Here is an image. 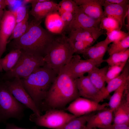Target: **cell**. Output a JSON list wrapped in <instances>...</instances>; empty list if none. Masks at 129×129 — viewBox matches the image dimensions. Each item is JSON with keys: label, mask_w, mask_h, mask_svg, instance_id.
I'll return each instance as SVG.
<instances>
[{"label": "cell", "mask_w": 129, "mask_h": 129, "mask_svg": "<svg viewBox=\"0 0 129 129\" xmlns=\"http://www.w3.org/2000/svg\"><path fill=\"white\" fill-rule=\"evenodd\" d=\"M94 113L76 117L57 129H87L86 124L88 120Z\"/></svg>", "instance_id": "obj_25"}, {"label": "cell", "mask_w": 129, "mask_h": 129, "mask_svg": "<svg viewBox=\"0 0 129 129\" xmlns=\"http://www.w3.org/2000/svg\"><path fill=\"white\" fill-rule=\"evenodd\" d=\"M45 18L47 30L56 34L64 32L63 23L58 12L50 14Z\"/></svg>", "instance_id": "obj_23"}, {"label": "cell", "mask_w": 129, "mask_h": 129, "mask_svg": "<svg viewBox=\"0 0 129 129\" xmlns=\"http://www.w3.org/2000/svg\"><path fill=\"white\" fill-rule=\"evenodd\" d=\"M2 70H1V68H0V71H1Z\"/></svg>", "instance_id": "obj_45"}, {"label": "cell", "mask_w": 129, "mask_h": 129, "mask_svg": "<svg viewBox=\"0 0 129 129\" xmlns=\"http://www.w3.org/2000/svg\"><path fill=\"white\" fill-rule=\"evenodd\" d=\"M76 82L80 97L99 103L102 101V92L94 86L87 75L76 79Z\"/></svg>", "instance_id": "obj_12"}, {"label": "cell", "mask_w": 129, "mask_h": 129, "mask_svg": "<svg viewBox=\"0 0 129 129\" xmlns=\"http://www.w3.org/2000/svg\"><path fill=\"white\" fill-rule=\"evenodd\" d=\"M12 11L16 24L24 19L28 12L26 7L23 5L18 7L14 11Z\"/></svg>", "instance_id": "obj_36"}, {"label": "cell", "mask_w": 129, "mask_h": 129, "mask_svg": "<svg viewBox=\"0 0 129 129\" xmlns=\"http://www.w3.org/2000/svg\"><path fill=\"white\" fill-rule=\"evenodd\" d=\"M27 108L15 98L4 81H0V123H5L11 118L21 120Z\"/></svg>", "instance_id": "obj_5"}, {"label": "cell", "mask_w": 129, "mask_h": 129, "mask_svg": "<svg viewBox=\"0 0 129 129\" xmlns=\"http://www.w3.org/2000/svg\"><path fill=\"white\" fill-rule=\"evenodd\" d=\"M100 22V20L93 19L86 15L79 7L74 14L73 19L67 31L82 28H99Z\"/></svg>", "instance_id": "obj_16"}, {"label": "cell", "mask_w": 129, "mask_h": 129, "mask_svg": "<svg viewBox=\"0 0 129 129\" xmlns=\"http://www.w3.org/2000/svg\"><path fill=\"white\" fill-rule=\"evenodd\" d=\"M104 129H129V124L113 123Z\"/></svg>", "instance_id": "obj_37"}, {"label": "cell", "mask_w": 129, "mask_h": 129, "mask_svg": "<svg viewBox=\"0 0 129 129\" xmlns=\"http://www.w3.org/2000/svg\"><path fill=\"white\" fill-rule=\"evenodd\" d=\"M127 62L112 66H108L106 76V82L108 83L110 81L119 75Z\"/></svg>", "instance_id": "obj_33"}, {"label": "cell", "mask_w": 129, "mask_h": 129, "mask_svg": "<svg viewBox=\"0 0 129 129\" xmlns=\"http://www.w3.org/2000/svg\"><path fill=\"white\" fill-rule=\"evenodd\" d=\"M129 48V35L124 39L118 42L113 43L107 50L110 55L114 53L126 50Z\"/></svg>", "instance_id": "obj_30"}, {"label": "cell", "mask_w": 129, "mask_h": 129, "mask_svg": "<svg viewBox=\"0 0 129 129\" xmlns=\"http://www.w3.org/2000/svg\"><path fill=\"white\" fill-rule=\"evenodd\" d=\"M29 14L35 20L42 22L43 19L50 14L58 12L59 4L50 0L43 2H32Z\"/></svg>", "instance_id": "obj_13"}, {"label": "cell", "mask_w": 129, "mask_h": 129, "mask_svg": "<svg viewBox=\"0 0 129 129\" xmlns=\"http://www.w3.org/2000/svg\"><path fill=\"white\" fill-rule=\"evenodd\" d=\"M16 24L13 11L5 10L0 24V59L6 50L8 40Z\"/></svg>", "instance_id": "obj_11"}, {"label": "cell", "mask_w": 129, "mask_h": 129, "mask_svg": "<svg viewBox=\"0 0 129 129\" xmlns=\"http://www.w3.org/2000/svg\"><path fill=\"white\" fill-rule=\"evenodd\" d=\"M113 110L109 108L95 113L89 118L86 124L87 129H104L113 122Z\"/></svg>", "instance_id": "obj_14"}, {"label": "cell", "mask_w": 129, "mask_h": 129, "mask_svg": "<svg viewBox=\"0 0 129 129\" xmlns=\"http://www.w3.org/2000/svg\"><path fill=\"white\" fill-rule=\"evenodd\" d=\"M97 129L96 128H93V129Z\"/></svg>", "instance_id": "obj_44"}, {"label": "cell", "mask_w": 129, "mask_h": 129, "mask_svg": "<svg viewBox=\"0 0 129 129\" xmlns=\"http://www.w3.org/2000/svg\"><path fill=\"white\" fill-rule=\"evenodd\" d=\"M83 12L89 16L101 21L104 16L102 6L104 0H74Z\"/></svg>", "instance_id": "obj_15"}, {"label": "cell", "mask_w": 129, "mask_h": 129, "mask_svg": "<svg viewBox=\"0 0 129 129\" xmlns=\"http://www.w3.org/2000/svg\"><path fill=\"white\" fill-rule=\"evenodd\" d=\"M21 51L17 63L11 69L6 72L2 78V80H10L15 78H25L37 69L45 65L44 57Z\"/></svg>", "instance_id": "obj_6"}, {"label": "cell", "mask_w": 129, "mask_h": 129, "mask_svg": "<svg viewBox=\"0 0 129 129\" xmlns=\"http://www.w3.org/2000/svg\"><path fill=\"white\" fill-rule=\"evenodd\" d=\"M123 26L116 19L111 17L104 16L101 20L99 28L109 32L116 30H121Z\"/></svg>", "instance_id": "obj_27"}, {"label": "cell", "mask_w": 129, "mask_h": 129, "mask_svg": "<svg viewBox=\"0 0 129 129\" xmlns=\"http://www.w3.org/2000/svg\"><path fill=\"white\" fill-rule=\"evenodd\" d=\"M65 66L71 76L75 79L99 67L94 61L82 59L78 54L73 55Z\"/></svg>", "instance_id": "obj_10"}, {"label": "cell", "mask_w": 129, "mask_h": 129, "mask_svg": "<svg viewBox=\"0 0 129 129\" xmlns=\"http://www.w3.org/2000/svg\"><path fill=\"white\" fill-rule=\"evenodd\" d=\"M104 34L99 28H82L70 32L68 37L72 42L86 40L91 38L97 39Z\"/></svg>", "instance_id": "obj_21"}, {"label": "cell", "mask_w": 129, "mask_h": 129, "mask_svg": "<svg viewBox=\"0 0 129 129\" xmlns=\"http://www.w3.org/2000/svg\"><path fill=\"white\" fill-rule=\"evenodd\" d=\"M129 88V80L124 83L114 91L108 103L109 108L113 110L118 106L124 96L125 92Z\"/></svg>", "instance_id": "obj_26"}, {"label": "cell", "mask_w": 129, "mask_h": 129, "mask_svg": "<svg viewBox=\"0 0 129 129\" xmlns=\"http://www.w3.org/2000/svg\"><path fill=\"white\" fill-rule=\"evenodd\" d=\"M108 45L104 40L88 48L81 54L85 59H90L94 61L99 66L104 61L103 58L108 50Z\"/></svg>", "instance_id": "obj_18"}, {"label": "cell", "mask_w": 129, "mask_h": 129, "mask_svg": "<svg viewBox=\"0 0 129 129\" xmlns=\"http://www.w3.org/2000/svg\"><path fill=\"white\" fill-rule=\"evenodd\" d=\"M29 13L28 12L24 19L16 24L12 33L8 40V43L12 40L20 38L26 32L29 23Z\"/></svg>", "instance_id": "obj_28"}, {"label": "cell", "mask_w": 129, "mask_h": 129, "mask_svg": "<svg viewBox=\"0 0 129 129\" xmlns=\"http://www.w3.org/2000/svg\"><path fill=\"white\" fill-rule=\"evenodd\" d=\"M22 53L21 51L16 49L11 50L4 57L0 59V66L6 72L11 69L17 63Z\"/></svg>", "instance_id": "obj_24"}, {"label": "cell", "mask_w": 129, "mask_h": 129, "mask_svg": "<svg viewBox=\"0 0 129 129\" xmlns=\"http://www.w3.org/2000/svg\"><path fill=\"white\" fill-rule=\"evenodd\" d=\"M58 4L59 8L58 12L59 15L64 11L70 12L74 14L79 8L74 0H62Z\"/></svg>", "instance_id": "obj_32"}, {"label": "cell", "mask_w": 129, "mask_h": 129, "mask_svg": "<svg viewBox=\"0 0 129 129\" xmlns=\"http://www.w3.org/2000/svg\"><path fill=\"white\" fill-rule=\"evenodd\" d=\"M8 89L19 102L30 109L37 116L42 115L32 97L23 87L21 79L15 78L4 81Z\"/></svg>", "instance_id": "obj_9"}, {"label": "cell", "mask_w": 129, "mask_h": 129, "mask_svg": "<svg viewBox=\"0 0 129 129\" xmlns=\"http://www.w3.org/2000/svg\"><path fill=\"white\" fill-rule=\"evenodd\" d=\"M129 57V48L125 50L109 55V57L104 60V61L107 63L108 66H112L127 62Z\"/></svg>", "instance_id": "obj_29"}, {"label": "cell", "mask_w": 129, "mask_h": 129, "mask_svg": "<svg viewBox=\"0 0 129 129\" xmlns=\"http://www.w3.org/2000/svg\"><path fill=\"white\" fill-rule=\"evenodd\" d=\"M129 90H126L121 102L113 110V124H129Z\"/></svg>", "instance_id": "obj_19"}, {"label": "cell", "mask_w": 129, "mask_h": 129, "mask_svg": "<svg viewBox=\"0 0 129 129\" xmlns=\"http://www.w3.org/2000/svg\"><path fill=\"white\" fill-rule=\"evenodd\" d=\"M75 53L72 42L63 32L56 36L46 55L45 65L57 75Z\"/></svg>", "instance_id": "obj_4"}, {"label": "cell", "mask_w": 129, "mask_h": 129, "mask_svg": "<svg viewBox=\"0 0 129 129\" xmlns=\"http://www.w3.org/2000/svg\"><path fill=\"white\" fill-rule=\"evenodd\" d=\"M108 3L114 4H119L124 3H129V0H105Z\"/></svg>", "instance_id": "obj_39"}, {"label": "cell", "mask_w": 129, "mask_h": 129, "mask_svg": "<svg viewBox=\"0 0 129 129\" xmlns=\"http://www.w3.org/2000/svg\"><path fill=\"white\" fill-rule=\"evenodd\" d=\"M74 14L68 11H64L60 15L64 26V32L67 31L72 22Z\"/></svg>", "instance_id": "obj_35"}, {"label": "cell", "mask_w": 129, "mask_h": 129, "mask_svg": "<svg viewBox=\"0 0 129 129\" xmlns=\"http://www.w3.org/2000/svg\"><path fill=\"white\" fill-rule=\"evenodd\" d=\"M4 13V10L0 9V24L2 18Z\"/></svg>", "instance_id": "obj_43"}, {"label": "cell", "mask_w": 129, "mask_h": 129, "mask_svg": "<svg viewBox=\"0 0 129 129\" xmlns=\"http://www.w3.org/2000/svg\"><path fill=\"white\" fill-rule=\"evenodd\" d=\"M108 67L107 66L100 69L97 68L87 73V76L91 82L102 93L106 87V76Z\"/></svg>", "instance_id": "obj_22"}, {"label": "cell", "mask_w": 129, "mask_h": 129, "mask_svg": "<svg viewBox=\"0 0 129 129\" xmlns=\"http://www.w3.org/2000/svg\"><path fill=\"white\" fill-rule=\"evenodd\" d=\"M6 6L5 0H0V9L3 10Z\"/></svg>", "instance_id": "obj_42"}, {"label": "cell", "mask_w": 129, "mask_h": 129, "mask_svg": "<svg viewBox=\"0 0 129 129\" xmlns=\"http://www.w3.org/2000/svg\"><path fill=\"white\" fill-rule=\"evenodd\" d=\"M106 34L107 36L105 40L108 45L121 40L129 35V32L127 33L121 30H114Z\"/></svg>", "instance_id": "obj_31"}, {"label": "cell", "mask_w": 129, "mask_h": 129, "mask_svg": "<svg viewBox=\"0 0 129 129\" xmlns=\"http://www.w3.org/2000/svg\"><path fill=\"white\" fill-rule=\"evenodd\" d=\"M108 103H99L79 97L72 102L64 109L76 117L97 112L108 109Z\"/></svg>", "instance_id": "obj_8"}, {"label": "cell", "mask_w": 129, "mask_h": 129, "mask_svg": "<svg viewBox=\"0 0 129 129\" xmlns=\"http://www.w3.org/2000/svg\"><path fill=\"white\" fill-rule=\"evenodd\" d=\"M76 117L63 110L53 109L46 111L44 114L40 116L32 114L29 116V119L38 126L57 129Z\"/></svg>", "instance_id": "obj_7"}, {"label": "cell", "mask_w": 129, "mask_h": 129, "mask_svg": "<svg viewBox=\"0 0 129 129\" xmlns=\"http://www.w3.org/2000/svg\"><path fill=\"white\" fill-rule=\"evenodd\" d=\"M97 39L91 38L85 40L72 42L75 53L81 54L85 50L91 46Z\"/></svg>", "instance_id": "obj_34"}, {"label": "cell", "mask_w": 129, "mask_h": 129, "mask_svg": "<svg viewBox=\"0 0 129 129\" xmlns=\"http://www.w3.org/2000/svg\"><path fill=\"white\" fill-rule=\"evenodd\" d=\"M57 75L44 65L36 69L27 77L20 79L23 87L41 112L42 102Z\"/></svg>", "instance_id": "obj_3"}, {"label": "cell", "mask_w": 129, "mask_h": 129, "mask_svg": "<svg viewBox=\"0 0 129 129\" xmlns=\"http://www.w3.org/2000/svg\"><path fill=\"white\" fill-rule=\"evenodd\" d=\"M41 22L33 19L29 22L26 32L9 43L11 49H19L44 57L49 50L56 36L43 28Z\"/></svg>", "instance_id": "obj_2"}, {"label": "cell", "mask_w": 129, "mask_h": 129, "mask_svg": "<svg viewBox=\"0 0 129 129\" xmlns=\"http://www.w3.org/2000/svg\"><path fill=\"white\" fill-rule=\"evenodd\" d=\"M126 17L127 18V24L126 25V27L127 30L129 32V8H128Z\"/></svg>", "instance_id": "obj_41"}, {"label": "cell", "mask_w": 129, "mask_h": 129, "mask_svg": "<svg viewBox=\"0 0 129 129\" xmlns=\"http://www.w3.org/2000/svg\"><path fill=\"white\" fill-rule=\"evenodd\" d=\"M129 80V65L127 63L120 74L112 79L107 83L102 93V101L106 98L110 94L114 91L124 83Z\"/></svg>", "instance_id": "obj_20"}, {"label": "cell", "mask_w": 129, "mask_h": 129, "mask_svg": "<svg viewBox=\"0 0 129 129\" xmlns=\"http://www.w3.org/2000/svg\"><path fill=\"white\" fill-rule=\"evenodd\" d=\"M80 97L76 79L65 66L60 70L49 88L42 104V112L51 109L63 110L69 103Z\"/></svg>", "instance_id": "obj_1"}, {"label": "cell", "mask_w": 129, "mask_h": 129, "mask_svg": "<svg viewBox=\"0 0 129 129\" xmlns=\"http://www.w3.org/2000/svg\"><path fill=\"white\" fill-rule=\"evenodd\" d=\"M17 1V0H5L6 5L10 6H14Z\"/></svg>", "instance_id": "obj_40"}, {"label": "cell", "mask_w": 129, "mask_h": 129, "mask_svg": "<svg viewBox=\"0 0 129 129\" xmlns=\"http://www.w3.org/2000/svg\"><path fill=\"white\" fill-rule=\"evenodd\" d=\"M104 16L113 17L118 20L121 25H125L124 20L129 8V3L114 4L108 3L104 0Z\"/></svg>", "instance_id": "obj_17"}, {"label": "cell", "mask_w": 129, "mask_h": 129, "mask_svg": "<svg viewBox=\"0 0 129 129\" xmlns=\"http://www.w3.org/2000/svg\"><path fill=\"white\" fill-rule=\"evenodd\" d=\"M4 129H37V128L36 126L31 128H23L19 127L13 124L7 123H6L5 127Z\"/></svg>", "instance_id": "obj_38"}]
</instances>
